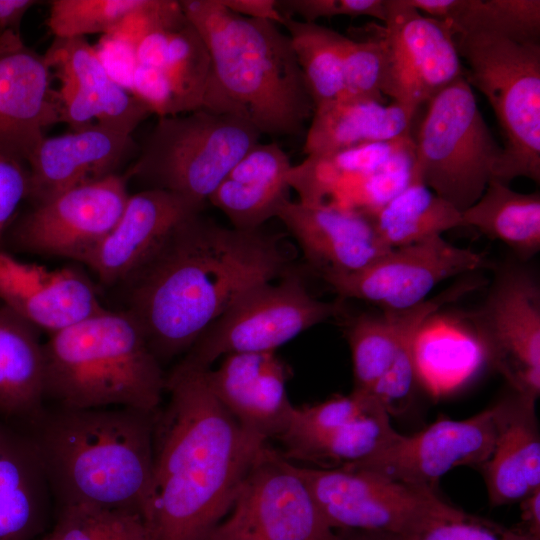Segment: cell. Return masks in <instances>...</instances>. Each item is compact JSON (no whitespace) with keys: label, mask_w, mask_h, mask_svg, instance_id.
I'll return each mask as SVG.
<instances>
[{"label":"cell","mask_w":540,"mask_h":540,"mask_svg":"<svg viewBox=\"0 0 540 540\" xmlns=\"http://www.w3.org/2000/svg\"><path fill=\"white\" fill-rule=\"evenodd\" d=\"M281 237L221 226L195 213L125 284L126 311L162 364L187 353L252 288L287 275Z\"/></svg>","instance_id":"cell-1"},{"label":"cell","mask_w":540,"mask_h":540,"mask_svg":"<svg viewBox=\"0 0 540 540\" xmlns=\"http://www.w3.org/2000/svg\"><path fill=\"white\" fill-rule=\"evenodd\" d=\"M206 369L180 361L153 429L151 540H208L268 443L243 428L210 390Z\"/></svg>","instance_id":"cell-2"},{"label":"cell","mask_w":540,"mask_h":540,"mask_svg":"<svg viewBox=\"0 0 540 540\" xmlns=\"http://www.w3.org/2000/svg\"><path fill=\"white\" fill-rule=\"evenodd\" d=\"M155 413L128 407L46 409L28 429L57 508L89 505L147 520Z\"/></svg>","instance_id":"cell-3"},{"label":"cell","mask_w":540,"mask_h":540,"mask_svg":"<svg viewBox=\"0 0 540 540\" xmlns=\"http://www.w3.org/2000/svg\"><path fill=\"white\" fill-rule=\"evenodd\" d=\"M179 2L211 58L202 108L243 119L261 135H299L315 106L287 33L220 0Z\"/></svg>","instance_id":"cell-4"},{"label":"cell","mask_w":540,"mask_h":540,"mask_svg":"<svg viewBox=\"0 0 540 540\" xmlns=\"http://www.w3.org/2000/svg\"><path fill=\"white\" fill-rule=\"evenodd\" d=\"M45 398L72 409L128 407L155 413L166 388L162 364L125 311L106 308L43 343Z\"/></svg>","instance_id":"cell-5"},{"label":"cell","mask_w":540,"mask_h":540,"mask_svg":"<svg viewBox=\"0 0 540 540\" xmlns=\"http://www.w3.org/2000/svg\"><path fill=\"white\" fill-rule=\"evenodd\" d=\"M465 77L489 102L503 132L495 179L540 181V42L486 33H456Z\"/></svg>","instance_id":"cell-6"},{"label":"cell","mask_w":540,"mask_h":540,"mask_svg":"<svg viewBox=\"0 0 540 540\" xmlns=\"http://www.w3.org/2000/svg\"><path fill=\"white\" fill-rule=\"evenodd\" d=\"M261 136L243 119L205 108L158 117L128 175L204 208L228 172Z\"/></svg>","instance_id":"cell-7"},{"label":"cell","mask_w":540,"mask_h":540,"mask_svg":"<svg viewBox=\"0 0 540 540\" xmlns=\"http://www.w3.org/2000/svg\"><path fill=\"white\" fill-rule=\"evenodd\" d=\"M413 142L417 176L460 212L495 179L503 155L465 76L428 101Z\"/></svg>","instance_id":"cell-8"},{"label":"cell","mask_w":540,"mask_h":540,"mask_svg":"<svg viewBox=\"0 0 540 540\" xmlns=\"http://www.w3.org/2000/svg\"><path fill=\"white\" fill-rule=\"evenodd\" d=\"M297 466L334 530L380 531L416 540L439 523L475 517L441 499L431 487L356 468Z\"/></svg>","instance_id":"cell-9"},{"label":"cell","mask_w":540,"mask_h":540,"mask_svg":"<svg viewBox=\"0 0 540 540\" xmlns=\"http://www.w3.org/2000/svg\"><path fill=\"white\" fill-rule=\"evenodd\" d=\"M476 285L463 281L414 307L355 318L347 330L354 375L352 391L373 399L390 416L404 413L421 383L417 344L424 324Z\"/></svg>","instance_id":"cell-10"},{"label":"cell","mask_w":540,"mask_h":540,"mask_svg":"<svg viewBox=\"0 0 540 540\" xmlns=\"http://www.w3.org/2000/svg\"><path fill=\"white\" fill-rule=\"evenodd\" d=\"M341 301L316 299L296 275L260 284L225 311L181 361L209 369L228 354L275 352L307 329L339 315Z\"/></svg>","instance_id":"cell-11"},{"label":"cell","mask_w":540,"mask_h":540,"mask_svg":"<svg viewBox=\"0 0 540 540\" xmlns=\"http://www.w3.org/2000/svg\"><path fill=\"white\" fill-rule=\"evenodd\" d=\"M208 540H338L297 464L268 443Z\"/></svg>","instance_id":"cell-12"},{"label":"cell","mask_w":540,"mask_h":540,"mask_svg":"<svg viewBox=\"0 0 540 540\" xmlns=\"http://www.w3.org/2000/svg\"><path fill=\"white\" fill-rule=\"evenodd\" d=\"M483 357L512 390L540 394V284L519 263L495 269L488 294L466 315Z\"/></svg>","instance_id":"cell-13"},{"label":"cell","mask_w":540,"mask_h":540,"mask_svg":"<svg viewBox=\"0 0 540 540\" xmlns=\"http://www.w3.org/2000/svg\"><path fill=\"white\" fill-rule=\"evenodd\" d=\"M382 51V93L413 110L465 76L450 25L406 0H386L383 25L368 27Z\"/></svg>","instance_id":"cell-14"},{"label":"cell","mask_w":540,"mask_h":540,"mask_svg":"<svg viewBox=\"0 0 540 540\" xmlns=\"http://www.w3.org/2000/svg\"><path fill=\"white\" fill-rule=\"evenodd\" d=\"M490 266L484 254L436 236L391 248L358 271L322 278L341 300L359 299L382 311H393L420 304L439 283L449 278Z\"/></svg>","instance_id":"cell-15"},{"label":"cell","mask_w":540,"mask_h":540,"mask_svg":"<svg viewBox=\"0 0 540 540\" xmlns=\"http://www.w3.org/2000/svg\"><path fill=\"white\" fill-rule=\"evenodd\" d=\"M397 433L379 403L352 391L295 406L286 431L277 440L288 461L331 469L369 457Z\"/></svg>","instance_id":"cell-16"},{"label":"cell","mask_w":540,"mask_h":540,"mask_svg":"<svg viewBox=\"0 0 540 540\" xmlns=\"http://www.w3.org/2000/svg\"><path fill=\"white\" fill-rule=\"evenodd\" d=\"M126 183L115 173L34 204L14 227V243L84 263L119 220L129 197Z\"/></svg>","instance_id":"cell-17"},{"label":"cell","mask_w":540,"mask_h":540,"mask_svg":"<svg viewBox=\"0 0 540 540\" xmlns=\"http://www.w3.org/2000/svg\"><path fill=\"white\" fill-rule=\"evenodd\" d=\"M497 422V403L467 419L439 418L414 434L397 433L369 457L343 467L433 488L453 468L482 466L489 459L496 441Z\"/></svg>","instance_id":"cell-18"},{"label":"cell","mask_w":540,"mask_h":540,"mask_svg":"<svg viewBox=\"0 0 540 540\" xmlns=\"http://www.w3.org/2000/svg\"><path fill=\"white\" fill-rule=\"evenodd\" d=\"M44 58L60 81L57 91L61 123L73 130L96 124L131 135L151 111L114 82L83 37L58 38Z\"/></svg>","instance_id":"cell-19"},{"label":"cell","mask_w":540,"mask_h":540,"mask_svg":"<svg viewBox=\"0 0 540 540\" xmlns=\"http://www.w3.org/2000/svg\"><path fill=\"white\" fill-rule=\"evenodd\" d=\"M50 71L44 55L29 48L21 33H0V150L25 162L44 130L61 123Z\"/></svg>","instance_id":"cell-20"},{"label":"cell","mask_w":540,"mask_h":540,"mask_svg":"<svg viewBox=\"0 0 540 540\" xmlns=\"http://www.w3.org/2000/svg\"><path fill=\"white\" fill-rule=\"evenodd\" d=\"M202 209L160 188L129 195L116 225L84 264L106 285L125 284L182 221Z\"/></svg>","instance_id":"cell-21"},{"label":"cell","mask_w":540,"mask_h":540,"mask_svg":"<svg viewBox=\"0 0 540 540\" xmlns=\"http://www.w3.org/2000/svg\"><path fill=\"white\" fill-rule=\"evenodd\" d=\"M277 218L321 277L358 271L391 249L363 210L290 199Z\"/></svg>","instance_id":"cell-22"},{"label":"cell","mask_w":540,"mask_h":540,"mask_svg":"<svg viewBox=\"0 0 540 540\" xmlns=\"http://www.w3.org/2000/svg\"><path fill=\"white\" fill-rule=\"evenodd\" d=\"M205 376L214 396L243 428L266 441L286 431L295 406L287 394L288 367L275 352L225 355Z\"/></svg>","instance_id":"cell-23"},{"label":"cell","mask_w":540,"mask_h":540,"mask_svg":"<svg viewBox=\"0 0 540 540\" xmlns=\"http://www.w3.org/2000/svg\"><path fill=\"white\" fill-rule=\"evenodd\" d=\"M0 300L26 322L50 334L105 308L81 272L25 263L4 251H0Z\"/></svg>","instance_id":"cell-24"},{"label":"cell","mask_w":540,"mask_h":540,"mask_svg":"<svg viewBox=\"0 0 540 540\" xmlns=\"http://www.w3.org/2000/svg\"><path fill=\"white\" fill-rule=\"evenodd\" d=\"M131 135L99 124L43 137L26 159L28 197L34 204L115 174L133 148Z\"/></svg>","instance_id":"cell-25"},{"label":"cell","mask_w":540,"mask_h":540,"mask_svg":"<svg viewBox=\"0 0 540 540\" xmlns=\"http://www.w3.org/2000/svg\"><path fill=\"white\" fill-rule=\"evenodd\" d=\"M537 398L512 393L498 404L497 436L481 466L492 506L521 501L540 488V436Z\"/></svg>","instance_id":"cell-26"},{"label":"cell","mask_w":540,"mask_h":540,"mask_svg":"<svg viewBox=\"0 0 540 540\" xmlns=\"http://www.w3.org/2000/svg\"><path fill=\"white\" fill-rule=\"evenodd\" d=\"M52 495L30 434L0 418V540H36Z\"/></svg>","instance_id":"cell-27"},{"label":"cell","mask_w":540,"mask_h":540,"mask_svg":"<svg viewBox=\"0 0 540 540\" xmlns=\"http://www.w3.org/2000/svg\"><path fill=\"white\" fill-rule=\"evenodd\" d=\"M289 156L276 143L254 145L228 172L209 202L234 228L257 230L290 200Z\"/></svg>","instance_id":"cell-28"},{"label":"cell","mask_w":540,"mask_h":540,"mask_svg":"<svg viewBox=\"0 0 540 540\" xmlns=\"http://www.w3.org/2000/svg\"><path fill=\"white\" fill-rule=\"evenodd\" d=\"M36 329L0 306V418L27 430L46 410L44 348Z\"/></svg>","instance_id":"cell-29"},{"label":"cell","mask_w":540,"mask_h":540,"mask_svg":"<svg viewBox=\"0 0 540 540\" xmlns=\"http://www.w3.org/2000/svg\"><path fill=\"white\" fill-rule=\"evenodd\" d=\"M417 111L400 103L337 99L315 107L303 153L320 155L411 135Z\"/></svg>","instance_id":"cell-30"},{"label":"cell","mask_w":540,"mask_h":540,"mask_svg":"<svg viewBox=\"0 0 540 540\" xmlns=\"http://www.w3.org/2000/svg\"><path fill=\"white\" fill-rule=\"evenodd\" d=\"M464 227L507 245L526 262L540 250V193H520L491 180L481 197L461 212Z\"/></svg>","instance_id":"cell-31"},{"label":"cell","mask_w":540,"mask_h":540,"mask_svg":"<svg viewBox=\"0 0 540 540\" xmlns=\"http://www.w3.org/2000/svg\"><path fill=\"white\" fill-rule=\"evenodd\" d=\"M366 212L389 248L418 243L464 227L461 212L428 188L414 168L409 183L401 191Z\"/></svg>","instance_id":"cell-32"},{"label":"cell","mask_w":540,"mask_h":540,"mask_svg":"<svg viewBox=\"0 0 540 540\" xmlns=\"http://www.w3.org/2000/svg\"><path fill=\"white\" fill-rule=\"evenodd\" d=\"M414 146L413 134L386 142L358 145L334 152L306 156L292 166L288 182L300 202L326 203L349 179L375 173Z\"/></svg>","instance_id":"cell-33"},{"label":"cell","mask_w":540,"mask_h":540,"mask_svg":"<svg viewBox=\"0 0 540 540\" xmlns=\"http://www.w3.org/2000/svg\"><path fill=\"white\" fill-rule=\"evenodd\" d=\"M290 38L314 106L341 98L343 59L347 36L319 25L283 15L281 23Z\"/></svg>","instance_id":"cell-34"},{"label":"cell","mask_w":540,"mask_h":540,"mask_svg":"<svg viewBox=\"0 0 540 540\" xmlns=\"http://www.w3.org/2000/svg\"><path fill=\"white\" fill-rule=\"evenodd\" d=\"M454 34L486 33L540 42L539 0H452L446 20Z\"/></svg>","instance_id":"cell-35"},{"label":"cell","mask_w":540,"mask_h":540,"mask_svg":"<svg viewBox=\"0 0 540 540\" xmlns=\"http://www.w3.org/2000/svg\"><path fill=\"white\" fill-rule=\"evenodd\" d=\"M161 70L171 87L177 115L202 108L211 58L202 36L186 15L169 34Z\"/></svg>","instance_id":"cell-36"},{"label":"cell","mask_w":540,"mask_h":540,"mask_svg":"<svg viewBox=\"0 0 540 540\" xmlns=\"http://www.w3.org/2000/svg\"><path fill=\"white\" fill-rule=\"evenodd\" d=\"M38 540H151L138 513L89 505L57 508L51 531Z\"/></svg>","instance_id":"cell-37"},{"label":"cell","mask_w":540,"mask_h":540,"mask_svg":"<svg viewBox=\"0 0 540 540\" xmlns=\"http://www.w3.org/2000/svg\"><path fill=\"white\" fill-rule=\"evenodd\" d=\"M147 0H53L46 20L54 37L79 38L107 34Z\"/></svg>","instance_id":"cell-38"},{"label":"cell","mask_w":540,"mask_h":540,"mask_svg":"<svg viewBox=\"0 0 540 540\" xmlns=\"http://www.w3.org/2000/svg\"><path fill=\"white\" fill-rule=\"evenodd\" d=\"M382 75V51L379 43L372 38L355 40L347 37L341 98L386 103V97L382 93Z\"/></svg>","instance_id":"cell-39"},{"label":"cell","mask_w":540,"mask_h":540,"mask_svg":"<svg viewBox=\"0 0 540 540\" xmlns=\"http://www.w3.org/2000/svg\"><path fill=\"white\" fill-rule=\"evenodd\" d=\"M276 6L282 15L310 23L336 16L386 19V0H276Z\"/></svg>","instance_id":"cell-40"},{"label":"cell","mask_w":540,"mask_h":540,"mask_svg":"<svg viewBox=\"0 0 540 540\" xmlns=\"http://www.w3.org/2000/svg\"><path fill=\"white\" fill-rule=\"evenodd\" d=\"M416 540H540L523 529H506L474 517L439 523Z\"/></svg>","instance_id":"cell-41"},{"label":"cell","mask_w":540,"mask_h":540,"mask_svg":"<svg viewBox=\"0 0 540 540\" xmlns=\"http://www.w3.org/2000/svg\"><path fill=\"white\" fill-rule=\"evenodd\" d=\"M29 171L18 156L0 150V238L23 199L28 197Z\"/></svg>","instance_id":"cell-42"},{"label":"cell","mask_w":540,"mask_h":540,"mask_svg":"<svg viewBox=\"0 0 540 540\" xmlns=\"http://www.w3.org/2000/svg\"><path fill=\"white\" fill-rule=\"evenodd\" d=\"M131 94L158 117L177 115L171 87L159 68L137 64Z\"/></svg>","instance_id":"cell-43"},{"label":"cell","mask_w":540,"mask_h":540,"mask_svg":"<svg viewBox=\"0 0 540 540\" xmlns=\"http://www.w3.org/2000/svg\"><path fill=\"white\" fill-rule=\"evenodd\" d=\"M94 49L109 77L131 93L133 73L137 66L135 47L110 32L102 35Z\"/></svg>","instance_id":"cell-44"},{"label":"cell","mask_w":540,"mask_h":540,"mask_svg":"<svg viewBox=\"0 0 540 540\" xmlns=\"http://www.w3.org/2000/svg\"><path fill=\"white\" fill-rule=\"evenodd\" d=\"M227 9L241 16L271 21L281 25L283 15L276 6V0H220Z\"/></svg>","instance_id":"cell-45"},{"label":"cell","mask_w":540,"mask_h":540,"mask_svg":"<svg viewBox=\"0 0 540 540\" xmlns=\"http://www.w3.org/2000/svg\"><path fill=\"white\" fill-rule=\"evenodd\" d=\"M38 3L40 2L35 0H0V33H20L24 15Z\"/></svg>","instance_id":"cell-46"},{"label":"cell","mask_w":540,"mask_h":540,"mask_svg":"<svg viewBox=\"0 0 540 540\" xmlns=\"http://www.w3.org/2000/svg\"><path fill=\"white\" fill-rule=\"evenodd\" d=\"M523 530L540 538V488L536 489L520 501Z\"/></svg>","instance_id":"cell-47"},{"label":"cell","mask_w":540,"mask_h":540,"mask_svg":"<svg viewBox=\"0 0 540 540\" xmlns=\"http://www.w3.org/2000/svg\"><path fill=\"white\" fill-rule=\"evenodd\" d=\"M335 531L338 535V540H403L399 536L380 531L353 529H339Z\"/></svg>","instance_id":"cell-48"}]
</instances>
